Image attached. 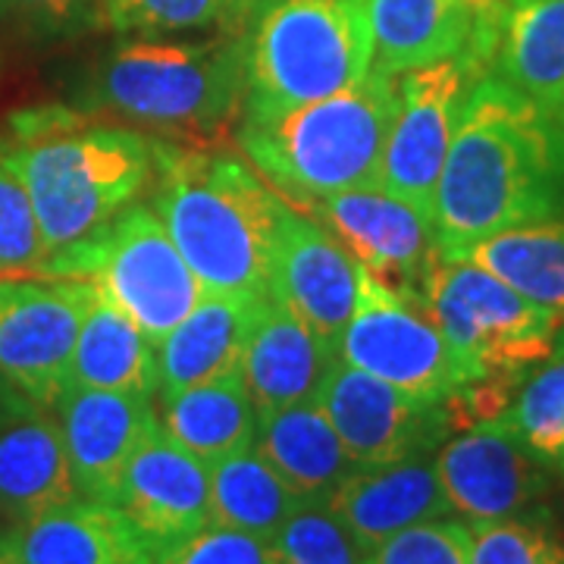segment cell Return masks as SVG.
Here are the masks:
<instances>
[{"instance_id": "1", "label": "cell", "mask_w": 564, "mask_h": 564, "mask_svg": "<svg viewBox=\"0 0 564 564\" xmlns=\"http://www.w3.org/2000/svg\"><path fill=\"white\" fill-rule=\"evenodd\" d=\"M564 214V110L486 73L470 88L436 185L440 254Z\"/></svg>"}, {"instance_id": "2", "label": "cell", "mask_w": 564, "mask_h": 564, "mask_svg": "<svg viewBox=\"0 0 564 564\" xmlns=\"http://www.w3.org/2000/svg\"><path fill=\"white\" fill-rule=\"evenodd\" d=\"M0 151L35 207L47 251L44 276L98 242L154 176L148 135L57 104L17 113Z\"/></svg>"}, {"instance_id": "3", "label": "cell", "mask_w": 564, "mask_h": 564, "mask_svg": "<svg viewBox=\"0 0 564 564\" xmlns=\"http://www.w3.org/2000/svg\"><path fill=\"white\" fill-rule=\"evenodd\" d=\"M151 210L161 217L204 292H261L292 204L217 144L151 141Z\"/></svg>"}, {"instance_id": "4", "label": "cell", "mask_w": 564, "mask_h": 564, "mask_svg": "<svg viewBox=\"0 0 564 564\" xmlns=\"http://www.w3.org/2000/svg\"><path fill=\"white\" fill-rule=\"evenodd\" d=\"M82 113L182 144H217L245 113V39L129 41L104 54Z\"/></svg>"}, {"instance_id": "5", "label": "cell", "mask_w": 564, "mask_h": 564, "mask_svg": "<svg viewBox=\"0 0 564 564\" xmlns=\"http://www.w3.org/2000/svg\"><path fill=\"white\" fill-rule=\"evenodd\" d=\"M399 104V76L373 69L323 101L242 117L236 135L245 161L285 202L314 204L380 180L386 135Z\"/></svg>"}, {"instance_id": "6", "label": "cell", "mask_w": 564, "mask_h": 564, "mask_svg": "<svg viewBox=\"0 0 564 564\" xmlns=\"http://www.w3.org/2000/svg\"><path fill=\"white\" fill-rule=\"evenodd\" d=\"M370 73L364 0H263L245 35V113L323 101Z\"/></svg>"}, {"instance_id": "7", "label": "cell", "mask_w": 564, "mask_h": 564, "mask_svg": "<svg viewBox=\"0 0 564 564\" xmlns=\"http://www.w3.org/2000/svg\"><path fill=\"white\" fill-rule=\"evenodd\" d=\"M421 295L452 345L467 386L518 389L549 358L564 323L467 258H443L423 276Z\"/></svg>"}, {"instance_id": "8", "label": "cell", "mask_w": 564, "mask_h": 564, "mask_svg": "<svg viewBox=\"0 0 564 564\" xmlns=\"http://www.w3.org/2000/svg\"><path fill=\"white\" fill-rule=\"evenodd\" d=\"M51 276L95 282L154 348L204 299L202 280L185 263L161 217L151 204L139 202L126 207L98 242L57 263Z\"/></svg>"}, {"instance_id": "9", "label": "cell", "mask_w": 564, "mask_h": 564, "mask_svg": "<svg viewBox=\"0 0 564 564\" xmlns=\"http://www.w3.org/2000/svg\"><path fill=\"white\" fill-rule=\"evenodd\" d=\"M339 358L423 402H448L467 386L423 295L392 292L364 267L358 304L339 339Z\"/></svg>"}, {"instance_id": "10", "label": "cell", "mask_w": 564, "mask_h": 564, "mask_svg": "<svg viewBox=\"0 0 564 564\" xmlns=\"http://www.w3.org/2000/svg\"><path fill=\"white\" fill-rule=\"evenodd\" d=\"M489 69L464 47L462 54L426 63L399 76V104L386 135L377 188L417 204L433 217L436 185L462 120L470 88Z\"/></svg>"}, {"instance_id": "11", "label": "cell", "mask_w": 564, "mask_h": 564, "mask_svg": "<svg viewBox=\"0 0 564 564\" xmlns=\"http://www.w3.org/2000/svg\"><path fill=\"white\" fill-rule=\"evenodd\" d=\"M91 299L88 280L0 276V383L54 408Z\"/></svg>"}, {"instance_id": "12", "label": "cell", "mask_w": 564, "mask_h": 564, "mask_svg": "<svg viewBox=\"0 0 564 564\" xmlns=\"http://www.w3.org/2000/svg\"><path fill=\"white\" fill-rule=\"evenodd\" d=\"M317 402L355 464L433 455L455 433L448 404L414 399L343 358L326 370Z\"/></svg>"}, {"instance_id": "13", "label": "cell", "mask_w": 564, "mask_h": 564, "mask_svg": "<svg viewBox=\"0 0 564 564\" xmlns=\"http://www.w3.org/2000/svg\"><path fill=\"white\" fill-rule=\"evenodd\" d=\"M433 462L452 514H462L467 524L502 521L536 508L549 492V470H555L514 436L502 414L448 436Z\"/></svg>"}, {"instance_id": "14", "label": "cell", "mask_w": 564, "mask_h": 564, "mask_svg": "<svg viewBox=\"0 0 564 564\" xmlns=\"http://www.w3.org/2000/svg\"><path fill=\"white\" fill-rule=\"evenodd\" d=\"M323 226L377 282L402 295H421L423 276L440 261L436 220L417 204L367 185L314 202Z\"/></svg>"}, {"instance_id": "15", "label": "cell", "mask_w": 564, "mask_h": 564, "mask_svg": "<svg viewBox=\"0 0 564 564\" xmlns=\"http://www.w3.org/2000/svg\"><path fill=\"white\" fill-rule=\"evenodd\" d=\"M361 292V267L345 245L307 214L289 207L267 267V299L302 317L339 351Z\"/></svg>"}, {"instance_id": "16", "label": "cell", "mask_w": 564, "mask_h": 564, "mask_svg": "<svg viewBox=\"0 0 564 564\" xmlns=\"http://www.w3.org/2000/svg\"><path fill=\"white\" fill-rule=\"evenodd\" d=\"M54 414L61 421L76 492L98 502H113L129 458L161 426L154 399L82 386H63Z\"/></svg>"}, {"instance_id": "17", "label": "cell", "mask_w": 564, "mask_h": 564, "mask_svg": "<svg viewBox=\"0 0 564 564\" xmlns=\"http://www.w3.org/2000/svg\"><path fill=\"white\" fill-rule=\"evenodd\" d=\"M113 505L163 552L210 524V467L158 426L126 464Z\"/></svg>"}, {"instance_id": "18", "label": "cell", "mask_w": 564, "mask_h": 564, "mask_svg": "<svg viewBox=\"0 0 564 564\" xmlns=\"http://www.w3.org/2000/svg\"><path fill=\"white\" fill-rule=\"evenodd\" d=\"M76 496L54 408L10 389L0 399V518L25 524Z\"/></svg>"}, {"instance_id": "19", "label": "cell", "mask_w": 564, "mask_h": 564, "mask_svg": "<svg viewBox=\"0 0 564 564\" xmlns=\"http://www.w3.org/2000/svg\"><path fill=\"white\" fill-rule=\"evenodd\" d=\"M433 455L358 464L326 505L343 518L364 549H373L408 527L448 518L452 505L445 499Z\"/></svg>"}, {"instance_id": "20", "label": "cell", "mask_w": 564, "mask_h": 564, "mask_svg": "<svg viewBox=\"0 0 564 564\" xmlns=\"http://www.w3.org/2000/svg\"><path fill=\"white\" fill-rule=\"evenodd\" d=\"M20 564H154L158 549L113 502L76 496L7 530Z\"/></svg>"}, {"instance_id": "21", "label": "cell", "mask_w": 564, "mask_h": 564, "mask_svg": "<svg viewBox=\"0 0 564 564\" xmlns=\"http://www.w3.org/2000/svg\"><path fill=\"white\" fill-rule=\"evenodd\" d=\"M336 358L339 351L317 336L302 317L263 299L245 339L239 370L254 411L267 414L317 399L323 377Z\"/></svg>"}, {"instance_id": "22", "label": "cell", "mask_w": 564, "mask_h": 564, "mask_svg": "<svg viewBox=\"0 0 564 564\" xmlns=\"http://www.w3.org/2000/svg\"><path fill=\"white\" fill-rule=\"evenodd\" d=\"M267 295L261 292H204L158 345V395H173L239 370L245 339Z\"/></svg>"}, {"instance_id": "23", "label": "cell", "mask_w": 564, "mask_h": 564, "mask_svg": "<svg viewBox=\"0 0 564 564\" xmlns=\"http://www.w3.org/2000/svg\"><path fill=\"white\" fill-rule=\"evenodd\" d=\"M254 445L304 502H326L358 467L317 399L258 414Z\"/></svg>"}, {"instance_id": "24", "label": "cell", "mask_w": 564, "mask_h": 564, "mask_svg": "<svg viewBox=\"0 0 564 564\" xmlns=\"http://www.w3.org/2000/svg\"><path fill=\"white\" fill-rule=\"evenodd\" d=\"M370 66L402 76L462 54L474 35V13L462 0H364Z\"/></svg>"}, {"instance_id": "25", "label": "cell", "mask_w": 564, "mask_h": 564, "mask_svg": "<svg viewBox=\"0 0 564 564\" xmlns=\"http://www.w3.org/2000/svg\"><path fill=\"white\" fill-rule=\"evenodd\" d=\"M489 69L530 101L564 110V0H505Z\"/></svg>"}, {"instance_id": "26", "label": "cell", "mask_w": 564, "mask_h": 564, "mask_svg": "<svg viewBox=\"0 0 564 564\" xmlns=\"http://www.w3.org/2000/svg\"><path fill=\"white\" fill-rule=\"evenodd\" d=\"M158 383V348L117 304L95 289L69 358L66 386L154 399Z\"/></svg>"}, {"instance_id": "27", "label": "cell", "mask_w": 564, "mask_h": 564, "mask_svg": "<svg viewBox=\"0 0 564 564\" xmlns=\"http://www.w3.org/2000/svg\"><path fill=\"white\" fill-rule=\"evenodd\" d=\"M158 399L163 433L192 455H198L204 464L220 462L232 452L254 445L258 411L248 395L242 370Z\"/></svg>"}, {"instance_id": "28", "label": "cell", "mask_w": 564, "mask_h": 564, "mask_svg": "<svg viewBox=\"0 0 564 564\" xmlns=\"http://www.w3.org/2000/svg\"><path fill=\"white\" fill-rule=\"evenodd\" d=\"M508 282L527 302L555 314L564 323V214L545 220L521 223L464 245L455 254Z\"/></svg>"}, {"instance_id": "29", "label": "cell", "mask_w": 564, "mask_h": 564, "mask_svg": "<svg viewBox=\"0 0 564 564\" xmlns=\"http://www.w3.org/2000/svg\"><path fill=\"white\" fill-rule=\"evenodd\" d=\"M210 467V524L270 540L304 499L282 480L258 445L232 452Z\"/></svg>"}, {"instance_id": "30", "label": "cell", "mask_w": 564, "mask_h": 564, "mask_svg": "<svg viewBox=\"0 0 564 564\" xmlns=\"http://www.w3.org/2000/svg\"><path fill=\"white\" fill-rule=\"evenodd\" d=\"M502 417L536 458L558 467L564 458V326L549 358L521 380Z\"/></svg>"}, {"instance_id": "31", "label": "cell", "mask_w": 564, "mask_h": 564, "mask_svg": "<svg viewBox=\"0 0 564 564\" xmlns=\"http://www.w3.org/2000/svg\"><path fill=\"white\" fill-rule=\"evenodd\" d=\"M467 530L470 564H564V530L540 505Z\"/></svg>"}, {"instance_id": "32", "label": "cell", "mask_w": 564, "mask_h": 564, "mask_svg": "<svg viewBox=\"0 0 564 564\" xmlns=\"http://www.w3.org/2000/svg\"><path fill=\"white\" fill-rule=\"evenodd\" d=\"M276 564H364V549L326 502H304L267 540Z\"/></svg>"}, {"instance_id": "33", "label": "cell", "mask_w": 564, "mask_h": 564, "mask_svg": "<svg viewBox=\"0 0 564 564\" xmlns=\"http://www.w3.org/2000/svg\"><path fill=\"white\" fill-rule=\"evenodd\" d=\"M44 239L20 173L0 151V276H44Z\"/></svg>"}, {"instance_id": "34", "label": "cell", "mask_w": 564, "mask_h": 564, "mask_svg": "<svg viewBox=\"0 0 564 564\" xmlns=\"http://www.w3.org/2000/svg\"><path fill=\"white\" fill-rule=\"evenodd\" d=\"M364 564H470V530L458 518L423 521L367 549Z\"/></svg>"}, {"instance_id": "35", "label": "cell", "mask_w": 564, "mask_h": 564, "mask_svg": "<svg viewBox=\"0 0 564 564\" xmlns=\"http://www.w3.org/2000/svg\"><path fill=\"white\" fill-rule=\"evenodd\" d=\"M104 25L117 32H185L220 17L223 0H101Z\"/></svg>"}, {"instance_id": "36", "label": "cell", "mask_w": 564, "mask_h": 564, "mask_svg": "<svg viewBox=\"0 0 564 564\" xmlns=\"http://www.w3.org/2000/svg\"><path fill=\"white\" fill-rule=\"evenodd\" d=\"M0 17L32 41H69L104 25L101 0H0Z\"/></svg>"}, {"instance_id": "37", "label": "cell", "mask_w": 564, "mask_h": 564, "mask_svg": "<svg viewBox=\"0 0 564 564\" xmlns=\"http://www.w3.org/2000/svg\"><path fill=\"white\" fill-rule=\"evenodd\" d=\"M154 564H276L267 540L242 530L207 524L198 533L158 552Z\"/></svg>"}, {"instance_id": "38", "label": "cell", "mask_w": 564, "mask_h": 564, "mask_svg": "<svg viewBox=\"0 0 564 564\" xmlns=\"http://www.w3.org/2000/svg\"><path fill=\"white\" fill-rule=\"evenodd\" d=\"M462 3L470 10V13H474V20H477V17H489V13H496L505 0H462Z\"/></svg>"}, {"instance_id": "39", "label": "cell", "mask_w": 564, "mask_h": 564, "mask_svg": "<svg viewBox=\"0 0 564 564\" xmlns=\"http://www.w3.org/2000/svg\"><path fill=\"white\" fill-rule=\"evenodd\" d=\"M0 564H20L17 562V552H13V543H10V533H7V530L0 533Z\"/></svg>"}, {"instance_id": "40", "label": "cell", "mask_w": 564, "mask_h": 564, "mask_svg": "<svg viewBox=\"0 0 564 564\" xmlns=\"http://www.w3.org/2000/svg\"><path fill=\"white\" fill-rule=\"evenodd\" d=\"M555 470L562 474V480H564V458H562V462H558V467H555Z\"/></svg>"}]
</instances>
